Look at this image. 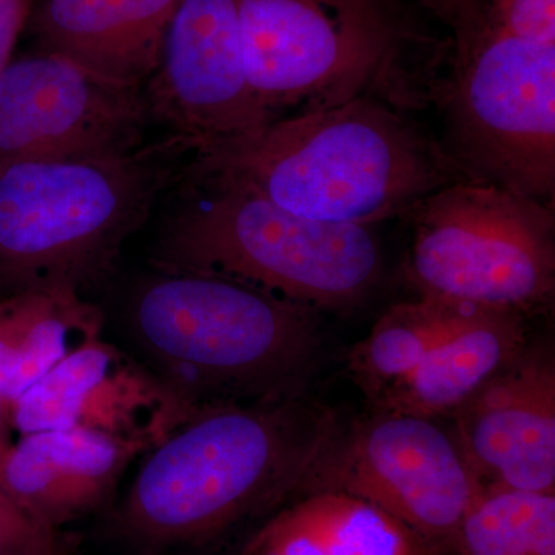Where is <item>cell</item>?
<instances>
[{"label":"cell","instance_id":"obj_24","mask_svg":"<svg viewBox=\"0 0 555 555\" xmlns=\"http://www.w3.org/2000/svg\"><path fill=\"white\" fill-rule=\"evenodd\" d=\"M35 0H0V72L13 60L16 47Z\"/></svg>","mask_w":555,"mask_h":555},{"label":"cell","instance_id":"obj_2","mask_svg":"<svg viewBox=\"0 0 555 555\" xmlns=\"http://www.w3.org/2000/svg\"><path fill=\"white\" fill-rule=\"evenodd\" d=\"M338 427L331 408L301 393L203 408L153 448L120 526L152 547L221 534L301 489Z\"/></svg>","mask_w":555,"mask_h":555},{"label":"cell","instance_id":"obj_17","mask_svg":"<svg viewBox=\"0 0 555 555\" xmlns=\"http://www.w3.org/2000/svg\"><path fill=\"white\" fill-rule=\"evenodd\" d=\"M466 306L427 297L400 302L357 343L350 350L349 371L375 409L447 338Z\"/></svg>","mask_w":555,"mask_h":555},{"label":"cell","instance_id":"obj_22","mask_svg":"<svg viewBox=\"0 0 555 555\" xmlns=\"http://www.w3.org/2000/svg\"><path fill=\"white\" fill-rule=\"evenodd\" d=\"M489 24L517 38L555 43V0H485Z\"/></svg>","mask_w":555,"mask_h":555},{"label":"cell","instance_id":"obj_13","mask_svg":"<svg viewBox=\"0 0 555 555\" xmlns=\"http://www.w3.org/2000/svg\"><path fill=\"white\" fill-rule=\"evenodd\" d=\"M452 437L483 491L555 494V361L526 345L452 412Z\"/></svg>","mask_w":555,"mask_h":555},{"label":"cell","instance_id":"obj_10","mask_svg":"<svg viewBox=\"0 0 555 555\" xmlns=\"http://www.w3.org/2000/svg\"><path fill=\"white\" fill-rule=\"evenodd\" d=\"M141 87L102 78L42 50L0 72V167L25 159L100 158L141 149Z\"/></svg>","mask_w":555,"mask_h":555},{"label":"cell","instance_id":"obj_6","mask_svg":"<svg viewBox=\"0 0 555 555\" xmlns=\"http://www.w3.org/2000/svg\"><path fill=\"white\" fill-rule=\"evenodd\" d=\"M163 147L0 167V295L79 292L147 218L170 169Z\"/></svg>","mask_w":555,"mask_h":555},{"label":"cell","instance_id":"obj_4","mask_svg":"<svg viewBox=\"0 0 555 555\" xmlns=\"http://www.w3.org/2000/svg\"><path fill=\"white\" fill-rule=\"evenodd\" d=\"M318 315L230 278L169 272L139 291L131 328L153 372L208 408L297 393L320 345Z\"/></svg>","mask_w":555,"mask_h":555},{"label":"cell","instance_id":"obj_7","mask_svg":"<svg viewBox=\"0 0 555 555\" xmlns=\"http://www.w3.org/2000/svg\"><path fill=\"white\" fill-rule=\"evenodd\" d=\"M462 181L554 206L555 43L486 25L451 61L433 102Z\"/></svg>","mask_w":555,"mask_h":555},{"label":"cell","instance_id":"obj_15","mask_svg":"<svg viewBox=\"0 0 555 555\" xmlns=\"http://www.w3.org/2000/svg\"><path fill=\"white\" fill-rule=\"evenodd\" d=\"M528 345L526 315L466 306L459 323L379 411L449 416Z\"/></svg>","mask_w":555,"mask_h":555},{"label":"cell","instance_id":"obj_20","mask_svg":"<svg viewBox=\"0 0 555 555\" xmlns=\"http://www.w3.org/2000/svg\"><path fill=\"white\" fill-rule=\"evenodd\" d=\"M0 489L49 528L60 529L83 514L60 470L30 436H22L0 451Z\"/></svg>","mask_w":555,"mask_h":555},{"label":"cell","instance_id":"obj_5","mask_svg":"<svg viewBox=\"0 0 555 555\" xmlns=\"http://www.w3.org/2000/svg\"><path fill=\"white\" fill-rule=\"evenodd\" d=\"M159 246L170 272L230 278L317 312L357 308L377 287L371 229L298 217L254 190L195 173Z\"/></svg>","mask_w":555,"mask_h":555},{"label":"cell","instance_id":"obj_8","mask_svg":"<svg viewBox=\"0 0 555 555\" xmlns=\"http://www.w3.org/2000/svg\"><path fill=\"white\" fill-rule=\"evenodd\" d=\"M409 217L406 273L418 297L528 313L555 288L554 206L495 185L456 181Z\"/></svg>","mask_w":555,"mask_h":555},{"label":"cell","instance_id":"obj_1","mask_svg":"<svg viewBox=\"0 0 555 555\" xmlns=\"http://www.w3.org/2000/svg\"><path fill=\"white\" fill-rule=\"evenodd\" d=\"M195 173L254 190L298 217L371 228L462 181L438 138L382 101L284 116L195 155Z\"/></svg>","mask_w":555,"mask_h":555},{"label":"cell","instance_id":"obj_19","mask_svg":"<svg viewBox=\"0 0 555 555\" xmlns=\"http://www.w3.org/2000/svg\"><path fill=\"white\" fill-rule=\"evenodd\" d=\"M60 470L83 514L100 505L138 449L87 427L27 434Z\"/></svg>","mask_w":555,"mask_h":555},{"label":"cell","instance_id":"obj_9","mask_svg":"<svg viewBox=\"0 0 555 555\" xmlns=\"http://www.w3.org/2000/svg\"><path fill=\"white\" fill-rule=\"evenodd\" d=\"M301 489L357 496L436 555L454 554L460 526L483 491L436 418L379 409L338 427Z\"/></svg>","mask_w":555,"mask_h":555},{"label":"cell","instance_id":"obj_23","mask_svg":"<svg viewBox=\"0 0 555 555\" xmlns=\"http://www.w3.org/2000/svg\"><path fill=\"white\" fill-rule=\"evenodd\" d=\"M441 24L452 31V53L470 46L488 25L485 0H418Z\"/></svg>","mask_w":555,"mask_h":555},{"label":"cell","instance_id":"obj_3","mask_svg":"<svg viewBox=\"0 0 555 555\" xmlns=\"http://www.w3.org/2000/svg\"><path fill=\"white\" fill-rule=\"evenodd\" d=\"M248 79L276 119L375 100L433 107L451 61L408 0H233Z\"/></svg>","mask_w":555,"mask_h":555},{"label":"cell","instance_id":"obj_11","mask_svg":"<svg viewBox=\"0 0 555 555\" xmlns=\"http://www.w3.org/2000/svg\"><path fill=\"white\" fill-rule=\"evenodd\" d=\"M144 98L150 119L195 155L276 120L248 79L233 0H181Z\"/></svg>","mask_w":555,"mask_h":555},{"label":"cell","instance_id":"obj_21","mask_svg":"<svg viewBox=\"0 0 555 555\" xmlns=\"http://www.w3.org/2000/svg\"><path fill=\"white\" fill-rule=\"evenodd\" d=\"M0 555H68L60 529L28 516L0 489Z\"/></svg>","mask_w":555,"mask_h":555},{"label":"cell","instance_id":"obj_12","mask_svg":"<svg viewBox=\"0 0 555 555\" xmlns=\"http://www.w3.org/2000/svg\"><path fill=\"white\" fill-rule=\"evenodd\" d=\"M201 409L98 338L54 364L11 403L10 427L21 436L87 427L141 452L158 447Z\"/></svg>","mask_w":555,"mask_h":555},{"label":"cell","instance_id":"obj_18","mask_svg":"<svg viewBox=\"0 0 555 555\" xmlns=\"http://www.w3.org/2000/svg\"><path fill=\"white\" fill-rule=\"evenodd\" d=\"M452 555H555V494L481 491Z\"/></svg>","mask_w":555,"mask_h":555},{"label":"cell","instance_id":"obj_16","mask_svg":"<svg viewBox=\"0 0 555 555\" xmlns=\"http://www.w3.org/2000/svg\"><path fill=\"white\" fill-rule=\"evenodd\" d=\"M243 555H436L378 507L337 491L306 492Z\"/></svg>","mask_w":555,"mask_h":555},{"label":"cell","instance_id":"obj_25","mask_svg":"<svg viewBox=\"0 0 555 555\" xmlns=\"http://www.w3.org/2000/svg\"><path fill=\"white\" fill-rule=\"evenodd\" d=\"M10 408L9 401L0 397V429L10 430Z\"/></svg>","mask_w":555,"mask_h":555},{"label":"cell","instance_id":"obj_14","mask_svg":"<svg viewBox=\"0 0 555 555\" xmlns=\"http://www.w3.org/2000/svg\"><path fill=\"white\" fill-rule=\"evenodd\" d=\"M181 0H42L33 28L43 49L102 78L141 87L158 65Z\"/></svg>","mask_w":555,"mask_h":555},{"label":"cell","instance_id":"obj_26","mask_svg":"<svg viewBox=\"0 0 555 555\" xmlns=\"http://www.w3.org/2000/svg\"><path fill=\"white\" fill-rule=\"evenodd\" d=\"M9 433L10 430L0 429V451L9 447V444L11 443Z\"/></svg>","mask_w":555,"mask_h":555}]
</instances>
